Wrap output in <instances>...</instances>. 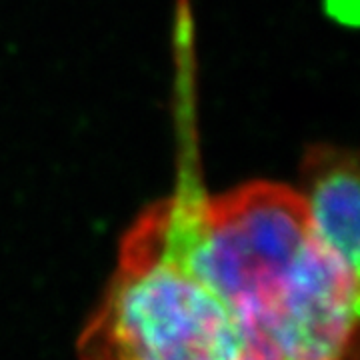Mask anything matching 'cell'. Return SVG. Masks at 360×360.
Wrapping results in <instances>:
<instances>
[{
    "label": "cell",
    "instance_id": "obj_1",
    "mask_svg": "<svg viewBox=\"0 0 360 360\" xmlns=\"http://www.w3.org/2000/svg\"><path fill=\"white\" fill-rule=\"evenodd\" d=\"M162 208L180 255L243 322L252 360H352L359 270L319 238L296 191L252 182L208 196L186 174Z\"/></svg>",
    "mask_w": 360,
    "mask_h": 360
},
{
    "label": "cell",
    "instance_id": "obj_2",
    "mask_svg": "<svg viewBox=\"0 0 360 360\" xmlns=\"http://www.w3.org/2000/svg\"><path fill=\"white\" fill-rule=\"evenodd\" d=\"M77 348L80 360H252L234 309L180 255L162 202L124 234Z\"/></svg>",
    "mask_w": 360,
    "mask_h": 360
},
{
    "label": "cell",
    "instance_id": "obj_3",
    "mask_svg": "<svg viewBox=\"0 0 360 360\" xmlns=\"http://www.w3.org/2000/svg\"><path fill=\"white\" fill-rule=\"evenodd\" d=\"M359 165L350 153L314 148L302 167V202L324 245L359 270Z\"/></svg>",
    "mask_w": 360,
    "mask_h": 360
}]
</instances>
